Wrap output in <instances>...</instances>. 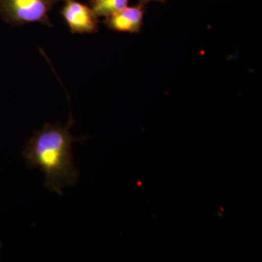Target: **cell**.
Instances as JSON below:
<instances>
[{"mask_svg": "<svg viewBox=\"0 0 262 262\" xmlns=\"http://www.w3.org/2000/svg\"><path fill=\"white\" fill-rule=\"evenodd\" d=\"M74 119L66 126L61 123L45 124L40 130L34 131L23 151L29 168H39L46 176L45 186L48 190L62 194V189L75 185L79 172L74 163L72 144L83 139H75L70 134Z\"/></svg>", "mask_w": 262, "mask_h": 262, "instance_id": "1", "label": "cell"}, {"mask_svg": "<svg viewBox=\"0 0 262 262\" xmlns=\"http://www.w3.org/2000/svg\"><path fill=\"white\" fill-rule=\"evenodd\" d=\"M61 0H0V17L12 26L39 23L52 27L49 14Z\"/></svg>", "mask_w": 262, "mask_h": 262, "instance_id": "2", "label": "cell"}, {"mask_svg": "<svg viewBox=\"0 0 262 262\" xmlns=\"http://www.w3.org/2000/svg\"><path fill=\"white\" fill-rule=\"evenodd\" d=\"M149 1L163 2V1H165V0H141V3H142V4H144V3H148V2H149Z\"/></svg>", "mask_w": 262, "mask_h": 262, "instance_id": "6", "label": "cell"}, {"mask_svg": "<svg viewBox=\"0 0 262 262\" xmlns=\"http://www.w3.org/2000/svg\"><path fill=\"white\" fill-rule=\"evenodd\" d=\"M128 2L129 0H91V8L98 17H108L126 8Z\"/></svg>", "mask_w": 262, "mask_h": 262, "instance_id": "5", "label": "cell"}, {"mask_svg": "<svg viewBox=\"0 0 262 262\" xmlns=\"http://www.w3.org/2000/svg\"><path fill=\"white\" fill-rule=\"evenodd\" d=\"M61 14L71 32L91 34L98 29V16L92 8L77 0H61Z\"/></svg>", "mask_w": 262, "mask_h": 262, "instance_id": "3", "label": "cell"}, {"mask_svg": "<svg viewBox=\"0 0 262 262\" xmlns=\"http://www.w3.org/2000/svg\"><path fill=\"white\" fill-rule=\"evenodd\" d=\"M142 3L126 7L115 14L106 17L105 24L110 29L118 32H138L140 30L144 18Z\"/></svg>", "mask_w": 262, "mask_h": 262, "instance_id": "4", "label": "cell"}]
</instances>
